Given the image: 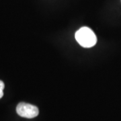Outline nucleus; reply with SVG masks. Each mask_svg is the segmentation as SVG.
<instances>
[{
    "instance_id": "f257e3e1",
    "label": "nucleus",
    "mask_w": 121,
    "mask_h": 121,
    "mask_svg": "<svg viewBox=\"0 0 121 121\" xmlns=\"http://www.w3.org/2000/svg\"><path fill=\"white\" fill-rule=\"evenodd\" d=\"M75 39L84 48L92 47L97 43V37L94 32L87 27L79 28L75 33Z\"/></svg>"
},
{
    "instance_id": "f03ea898",
    "label": "nucleus",
    "mask_w": 121,
    "mask_h": 121,
    "mask_svg": "<svg viewBox=\"0 0 121 121\" xmlns=\"http://www.w3.org/2000/svg\"><path fill=\"white\" fill-rule=\"evenodd\" d=\"M16 112L19 116L26 118H33L39 114V108L36 106L24 102L18 104L16 107Z\"/></svg>"
},
{
    "instance_id": "7ed1b4c3",
    "label": "nucleus",
    "mask_w": 121,
    "mask_h": 121,
    "mask_svg": "<svg viewBox=\"0 0 121 121\" xmlns=\"http://www.w3.org/2000/svg\"><path fill=\"white\" fill-rule=\"evenodd\" d=\"M5 87V85L2 81L0 80V99L3 97L4 95V89Z\"/></svg>"
}]
</instances>
